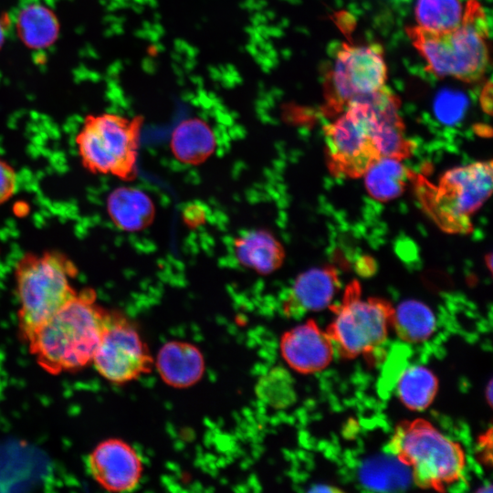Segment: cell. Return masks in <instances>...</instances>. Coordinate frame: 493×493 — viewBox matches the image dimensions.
<instances>
[{"label": "cell", "instance_id": "cell-1", "mask_svg": "<svg viewBox=\"0 0 493 493\" xmlns=\"http://www.w3.org/2000/svg\"><path fill=\"white\" fill-rule=\"evenodd\" d=\"M110 310L83 288L45 321L26 342L38 365L51 374L81 370L92 362Z\"/></svg>", "mask_w": 493, "mask_h": 493}, {"label": "cell", "instance_id": "cell-2", "mask_svg": "<svg viewBox=\"0 0 493 493\" xmlns=\"http://www.w3.org/2000/svg\"><path fill=\"white\" fill-rule=\"evenodd\" d=\"M333 122L324 127L327 163L337 176L358 178L382 157L381 133L399 118V100L385 86L351 100Z\"/></svg>", "mask_w": 493, "mask_h": 493}, {"label": "cell", "instance_id": "cell-3", "mask_svg": "<svg viewBox=\"0 0 493 493\" xmlns=\"http://www.w3.org/2000/svg\"><path fill=\"white\" fill-rule=\"evenodd\" d=\"M406 34L436 77H452L474 82L485 74L489 63L488 26L486 13L477 0H468L461 23L449 30L433 31L407 26Z\"/></svg>", "mask_w": 493, "mask_h": 493}, {"label": "cell", "instance_id": "cell-4", "mask_svg": "<svg viewBox=\"0 0 493 493\" xmlns=\"http://www.w3.org/2000/svg\"><path fill=\"white\" fill-rule=\"evenodd\" d=\"M77 275L73 261L56 250L27 252L17 260L14 278L21 341L26 343L45 321L77 295L71 282Z\"/></svg>", "mask_w": 493, "mask_h": 493}, {"label": "cell", "instance_id": "cell-5", "mask_svg": "<svg viewBox=\"0 0 493 493\" xmlns=\"http://www.w3.org/2000/svg\"><path fill=\"white\" fill-rule=\"evenodd\" d=\"M388 450L409 468L414 484L425 489L446 491L463 477L466 468L460 444L424 418L399 423Z\"/></svg>", "mask_w": 493, "mask_h": 493}, {"label": "cell", "instance_id": "cell-6", "mask_svg": "<svg viewBox=\"0 0 493 493\" xmlns=\"http://www.w3.org/2000/svg\"><path fill=\"white\" fill-rule=\"evenodd\" d=\"M492 190V162H476L446 172L437 184L418 178L416 192L433 221L449 233L471 230V215Z\"/></svg>", "mask_w": 493, "mask_h": 493}, {"label": "cell", "instance_id": "cell-7", "mask_svg": "<svg viewBox=\"0 0 493 493\" xmlns=\"http://www.w3.org/2000/svg\"><path fill=\"white\" fill-rule=\"evenodd\" d=\"M140 131L137 119L113 113L87 115L75 137L81 164L91 173L134 179Z\"/></svg>", "mask_w": 493, "mask_h": 493}, {"label": "cell", "instance_id": "cell-8", "mask_svg": "<svg viewBox=\"0 0 493 493\" xmlns=\"http://www.w3.org/2000/svg\"><path fill=\"white\" fill-rule=\"evenodd\" d=\"M330 309L333 317L325 331L341 358H369L386 341L393 307L383 299H363L358 282L350 283L341 303Z\"/></svg>", "mask_w": 493, "mask_h": 493}, {"label": "cell", "instance_id": "cell-9", "mask_svg": "<svg viewBox=\"0 0 493 493\" xmlns=\"http://www.w3.org/2000/svg\"><path fill=\"white\" fill-rule=\"evenodd\" d=\"M91 363L108 382L124 384L149 372L153 360L134 325L110 311Z\"/></svg>", "mask_w": 493, "mask_h": 493}, {"label": "cell", "instance_id": "cell-10", "mask_svg": "<svg viewBox=\"0 0 493 493\" xmlns=\"http://www.w3.org/2000/svg\"><path fill=\"white\" fill-rule=\"evenodd\" d=\"M387 67L378 44L342 45L330 77L329 107L341 112L352 100L385 86Z\"/></svg>", "mask_w": 493, "mask_h": 493}, {"label": "cell", "instance_id": "cell-11", "mask_svg": "<svg viewBox=\"0 0 493 493\" xmlns=\"http://www.w3.org/2000/svg\"><path fill=\"white\" fill-rule=\"evenodd\" d=\"M88 467L93 479L112 492L134 490L143 471L137 451L120 438L99 443L88 456Z\"/></svg>", "mask_w": 493, "mask_h": 493}, {"label": "cell", "instance_id": "cell-12", "mask_svg": "<svg viewBox=\"0 0 493 493\" xmlns=\"http://www.w3.org/2000/svg\"><path fill=\"white\" fill-rule=\"evenodd\" d=\"M279 350L286 363L303 374L322 371L335 353L330 337L313 320L285 331L280 338Z\"/></svg>", "mask_w": 493, "mask_h": 493}, {"label": "cell", "instance_id": "cell-13", "mask_svg": "<svg viewBox=\"0 0 493 493\" xmlns=\"http://www.w3.org/2000/svg\"><path fill=\"white\" fill-rule=\"evenodd\" d=\"M340 286L339 275L333 267L310 268L296 278L282 301V312L296 319L322 310L331 305Z\"/></svg>", "mask_w": 493, "mask_h": 493}, {"label": "cell", "instance_id": "cell-14", "mask_svg": "<svg viewBox=\"0 0 493 493\" xmlns=\"http://www.w3.org/2000/svg\"><path fill=\"white\" fill-rule=\"evenodd\" d=\"M155 365L163 381L174 388H187L202 378L205 359L201 351L192 343L171 341L158 351Z\"/></svg>", "mask_w": 493, "mask_h": 493}, {"label": "cell", "instance_id": "cell-15", "mask_svg": "<svg viewBox=\"0 0 493 493\" xmlns=\"http://www.w3.org/2000/svg\"><path fill=\"white\" fill-rule=\"evenodd\" d=\"M106 211L113 225L126 232L143 230L155 215L150 196L131 186L112 190L106 200Z\"/></svg>", "mask_w": 493, "mask_h": 493}, {"label": "cell", "instance_id": "cell-16", "mask_svg": "<svg viewBox=\"0 0 493 493\" xmlns=\"http://www.w3.org/2000/svg\"><path fill=\"white\" fill-rule=\"evenodd\" d=\"M233 250L238 263L257 273L267 275L283 263L285 251L279 241L268 231H246L235 238Z\"/></svg>", "mask_w": 493, "mask_h": 493}, {"label": "cell", "instance_id": "cell-17", "mask_svg": "<svg viewBox=\"0 0 493 493\" xmlns=\"http://www.w3.org/2000/svg\"><path fill=\"white\" fill-rule=\"evenodd\" d=\"M215 144V131L206 121L198 118L181 121L171 139L173 155L187 164L204 163L214 152Z\"/></svg>", "mask_w": 493, "mask_h": 493}, {"label": "cell", "instance_id": "cell-18", "mask_svg": "<svg viewBox=\"0 0 493 493\" xmlns=\"http://www.w3.org/2000/svg\"><path fill=\"white\" fill-rule=\"evenodd\" d=\"M16 29L19 38L27 47L43 49L57 40L59 23L49 7L40 3H30L18 12Z\"/></svg>", "mask_w": 493, "mask_h": 493}, {"label": "cell", "instance_id": "cell-19", "mask_svg": "<svg viewBox=\"0 0 493 493\" xmlns=\"http://www.w3.org/2000/svg\"><path fill=\"white\" fill-rule=\"evenodd\" d=\"M435 325L432 309L415 299L404 300L393 308L390 322L397 337L408 343L426 341L434 333Z\"/></svg>", "mask_w": 493, "mask_h": 493}, {"label": "cell", "instance_id": "cell-20", "mask_svg": "<svg viewBox=\"0 0 493 493\" xmlns=\"http://www.w3.org/2000/svg\"><path fill=\"white\" fill-rule=\"evenodd\" d=\"M369 194L382 202L398 197L404 190L410 171L401 160L383 157L372 163L363 174Z\"/></svg>", "mask_w": 493, "mask_h": 493}, {"label": "cell", "instance_id": "cell-21", "mask_svg": "<svg viewBox=\"0 0 493 493\" xmlns=\"http://www.w3.org/2000/svg\"><path fill=\"white\" fill-rule=\"evenodd\" d=\"M438 390V380L429 369L414 365L406 368L397 382V395L409 409L422 411L434 401Z\"/></svg>", "mask_w": 493, "mask_h": 493}, {"label": "cell", "instance_id": "cell-22", "mask_svg": "<svg viewBox=\"0 0 493 493\" xmlns=\"http://www.w3.org/2000/svg\"><path fill=\"white\" fill-rule=\"evenodd\" d=\"M464 7L459 0H417L414 15L419 26L446 31L461 23Z\"/></svg>", "mask_w": 493, "mask_h": 493}, {"label": "cell", "instance_id": "cell-23", "mask_svg": "<svg viewBox=\"0 0 493 493\" xmlns=\"http://www.w3.org/2000/svg\"><path fill=\"white\" fill-rule=\"evenodd\" d=\"M409 468L398 459L391 457L374 458L361 469V479L368 487L377 490H394L404 488L408 483Z\"/></svg>", "mask_w": 493, "mask_h": 493}, {"label": "cell", "instance_id": "cell-24", "mask_svg": "<svg viewBox=\"0 0 493 493\" xmlns=\"http://www.w3.org/2000/svg\"><path fill=\"white\" fill-rule=\"evenodd\" d=\"M255 393L262 403L275 409L289 406L296 398L292 378L280 366L269 369L259 377Z\"/></svg>", "mask_w": 493, "mask_h": 493}, {"label": "cell", "instance_id": "cell-25", "mask_svg": "<svg viewBox=\"0 0 493 493\" xmlns=\"http://www.w3.org/2000/svg\"><path fill=\"white\" fill-rule=\"evenodd\" d=\"M464 110V100L450 93L441 95L436 103V113L441 121L453 122L459 119Z\"/></svg>", "mask_w": 493, "mask_h": 493}, {"label": "cell", "instance_id": "cell-26", "mask_svg": "<svg viewBox=\"0 0 493 493\" xmlns=\"http://www.w3.org/2000/svg\"><path fill=\"white\" fill-rule=\"evenodd\" d=\"M17 176L15 169L0 159V205L8 201L16 193Z\"/></svg>", "mask_w": 493, "mask_h": 493}, {"label": "cell", "instance_id": "cell-27", "mask_svg": "<svg viewBox=\"0 0 493 493\" xmlns=\"http://www.w3.org/2000/svg\"><path fill=\"white\" fill-rule=\"evenodd\" d=\"M477 456L484 463L490 465L492 462V428L478 436Z\"/></svg>", "mask_w": 493, "mask_h": 493}, {"label": "cell", "instance_id": "cell-28", "mask_svg": "<svg viewBox=\"0 0 493 493\" xmlns=\"http://www.w3.org/2000/svg\"><path fill=\"white\" fill-rule=\"evenodd\" d=\"M8 25L9 18L5 15L0 16V48L5 41Z\"/></svg>", "mask_w": 493, "mask_h": 493}, {"label": "cell", "instance_id": "cell-29", "mask_svg": "<svg viewBox=\"0 0 493 493\" xmlns=\"http://www.w3.org/2000/svg\"><path fill=\"white\" fill-rule=\"evenodd\" d=\"M492 381L490 380L488 382V384L486 388V398L488 400V404L491 406L492 404Z\"/></svg>", "mask_w": 493, "mask_h": 493}]
</instances>
